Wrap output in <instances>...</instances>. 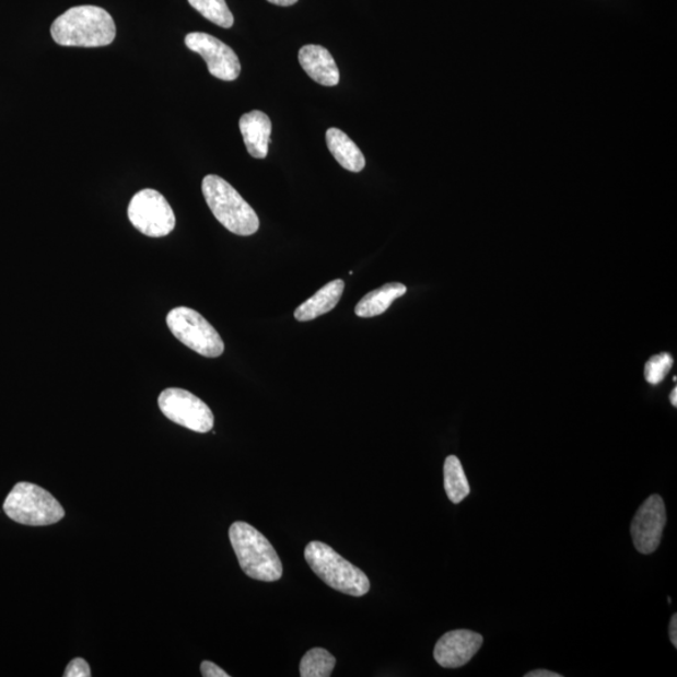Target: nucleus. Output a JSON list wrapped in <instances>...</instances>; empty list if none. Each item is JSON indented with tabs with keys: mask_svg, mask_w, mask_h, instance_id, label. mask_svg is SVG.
<instances>
[{
	"mask_svg": "<svg viewBox=\"0 0 677 677\" xmlns=\"http://www.w3.org/2000/svg\"><path fill=\"white\" fill-rule=\"evenodd\" d=\"M110 14L96 5L73 7L51 24V38L59 46L96 48L109 46L116 38Z\"/></svg>",
	"mask_w": 677,
	"mask_h": 677,
	"instance_id": "obj_1",
	"label": "nucleus"
},
{
	"mask_svg": "<svg viewBox=\"0 0 677 677\" xmlns=\"http://www.w3.org/2000/svg\"><path fill=\"white\" fill-rule=\"evenodd\" d=\"M483 645V637L469 630L445 633L434 647V658L442 667L458 668L474 658Z\"/></svg>",
	"mask_w": 677,
	"mask_h": 677,
	"instance_id": "obj_11",
	"label": "nucleus"
},
{
	"mask_svg": "<svg viewBox=\"0 0 677 677\" xmlns=\"http://www.w3.org/2000/svg\"><path fill=\"white\" fill-rule=\"evenodd\" d=\"M3 510L16 524L49 526L65 517V510L45 488L30 482L15 485L8 494Z\"/></svg>",
	"mask_w": 677,
	"mask_h": 677,
	"instance_id": "obj_5",
	"label": "nucleus"
},
{
	"mask_svg": "<svg viewBox=\"0 0 677 677\" xmlns=\"http://www.w3.org/2000/svg\"><path fill=\"white\" fill-rule=\"evenodd\" d=\"M670 401L674 407H677V388L672 392Z\"/></svg>",
	"mask_w": 677,
	"mask_h": 677,
	"instance_id": "obj_26",
	"label": "nucleus"
},
{
	"mask_svg": "<svg viewBox=\"0 0 677 677\" xmlns=\"http://www.w3.org/2000/svg\"><path fill=\"white\" fill-rule=\"evenodd\" d=\"M407 287L400 282H390L366 294L355 307L359 318H374L387 312L397 299L406 295Z\"/></svg>",
	"mask_w": 677,
	"mask_h": 677,
	"instance_id": "obj_16",
	"label": "nucleus"
},
{
	"mask_svg": "<svg viewBox=\"0 0 677 677\" xmlns=\"http://www.w3.org/2000/svg\"><path fill=\"white\" fill-rule=\"evenodd\" d=\"M345 289L346 282L340 279L329 282L296 308L295 319L297 322H311L328 314L339 304Z\"/></svg>",
	"mask_w": 677,
	"mask_h": 677,
	"instance_id": "obj_14",
	"label": "nucleus"
},
{
	"mask_svg": "<svg viewBox=\"0 0 677 677\" xmlns=\"http://www.w3.org/2000/svg\"><path fill=\"white\" fill-rule=\"evenodd\" d=\"M666 509L662 497L653 494L640 505L631 524L633 545L640 553H654L663 539Z\"/></svg>",
	"mask_w": 677,
	"mask_h": 677,
	"instance_id": "obj_10",
	"label": "nucleus"
},
{
	"mask_svg": "<svg viewBox=\"0 0 677 677\" xmlns=\"http://www.w3.org/2000/svg\"><path fill=\"white\" fill-rule=\"evenodd\" d=\"M269 3L280 7H291L299 2V0H268Z\"/></svg>",
	"mask_w": 677,
	"mask_h": 677,
	"instance_id": "obj_25",
	"label": "nucleus"
},
{
	"mask_svg": "<svg viewBox=\"0 0 677 677\" xmlns=\"http://www.w3.org/2000/svg\"><path fill=\"white\" fill-rule=\"evenodd\" d=\"M185 43L188 49L201 56L209 72L221 81H235L242 73V63L233 48L208 33H188Z\"/></svg>",
	"mask_w": 677,
	"mask_h": 677,
	"instance_id": "obj_9",
	"label": "nucleus"
},
{
	"mask_svg": "<svg viewBox=\"0 0 677 677\" xmlns=\"http://www.w3.org/2000/svg\"><path fill=\"white\" fill-rule=\"evenodd\" d=\"M202 194L213 217L230 233L250 236L260 227L259 217L224 178L209 175L203 178Z\"/></svg>",
	"mask_w": 677,
	"mask_h": 677,
	"instance_id": "obj_3",
	"label": "nucleus"
},
{
	"mask_svg": "<svg viewBox=\"0 0 677 677\" xmlns=\"http://www.w3.org/2000/svg\"><path fill=\"white\" fill-rule=\"evenodd\" d=\"M674 360L670 354L662 353L651 357L645 365V380L647 383L657 385L662 383L672 371Z\"/></svg>",
	"mask_w": 677,
	"mask_h": 677,
	"instance_id": "obj_20",
	"label": "nucleus"
},
{
	"mask_svg": "<svg viewBox=\"0 0 677 677\" xmlns=\"http://www.w3.org/2000/svg\"><path fill=\"white\" fill-rule=\"evenodd\" d=\"M159 407L171 422L192 432L208 433L215 423L209 406L185 389H165L160 394Z\"/></svg>",
	"mask_w": 677,
	"mask_h": 677,
	"instance_id": "obj_8",
	"label": "nucleus"
},
{
	"mask_svg": "<svg viewBox=\"0 0 677 677\" xmlns=\"http://www.w3.org/2000/svg\"><path fill=\"white\" fill-rule=\"evenodd\" d=\"M444 490L454 504L460 503L470 493L465 469L456 456H450L444 462Z\"/></svg>",
	"mask_w": 677,
	"mask_h": 677,
	"instance_id": "obj_17",
	"label": "nucleus"
},
{
	"mask_svg": "<svg viewBox=\"0 0 677 677\" xmlns=\"http://www.w3.org/2000/svg\"><path fill=\"white\" fill-rule=\"evenodd\" d=\"M128 219L141 234L150 237L167 236L176 226L173 208L165 196L152 188H144L132 197L128 205Z\"/></svg>",
	"mask_w": 677,
	"mask_h": 677,
	"instance_id": "obj_7",
	"label": "nucleus"
},
{
	"mask_svg": "<svg viewBox=\"0 0 677 677\" xmlns=\"http://www.w3.org/2000/svg\"><path fill=\"white\" fill-rule=\"evenodd\" d=\"M337 665V658L329 651L320 647L312 649L300 663L302 677H329Z\"/></svg>",
	"mask_w": 677,
	"mask_h": 677,
	"instance_id": "obj_18",
	"label": "nucleus"
},
{
	"mask_svg": "<svg viewBox=\"0 0 677 677\" xmlns=\"http://www.w3.org/2000/svg\"><path fill=\"white\" fill-rule=\"evenodd\" d=\"M305 560L316 576L339 593L355 597L370 593L371 582L365 573L342 559L330 546L319 541L308 544Z\"/></svg>",
	"mask_w": 677,
	"mask_h": 677,
	"instance_id": "obj_4",
	"label": "nucleus"
},
{
	"mask_svg": "<svg viewBox=\"0 0 677 677\" xmlns=\"http://www.w3.org/2000/svg\"><path fill=\"white\" fill-rule=\"evenodd\" d=\"M201 674L203 677H230L221 667L211 662H203L201 664Z\"/></svg>",
	"mask_w": 677,
	"mask_h": 677,
	"instance_id": "obj_22",
	"label": "nucleus"
},
{
	"mask_svg": "<svg viewBox=\"0 0 677 677\" xmlns=\"http://www.w3.org/2000/svg\"><path fill=\"white\" fill-rule=\"evenodd\" d=\"M230 542L240 565L248 577L273 582L282 576V564L276 548L255 527L246 522H235L230 527Z\"/></svg>",
	"mask_w": 677,
	"mask_h": 677,
	"instance_id": "obj_2",
	"label": "nucleus"
},
{
	"mask_svg": "<svg viewBox=\"0 0 677 677\" xmlns=\"http://www.w3.org/2000/svg\"><path fill=\"white\" fill-rule=\"evenodd\" d=\"M327 144L338 164L350 173H360L365 167V157L353 140L339 128H329Z\"/></svg>",
	"mask_w": 677,
	"mask_h": 677,
	"instance_id": "obj_15",
	"label": "nucleus"
},
{
	"mask_svg": "<svg viewBox=\"0 0 677 677\" xmlns=\"http://www.w3.org/2000/svg\"><path fill=\"white\" fill-rule=\"evenodd\" d=\"M238 127L250 156L267 159L272 128L269 116L261 110H252L240 118Z\"/></svg>",
	"mask_w": 677,
	"mask_h": 677,
	"instance_id": "obj_13",
	"label": "nucleus"
},
{
	"mask_svg": "<svg viewBox=\"0 0 677 677\" xmlns=\"http://www.w3.org/2000/svg\"><path fill=\"white\" fill-rule=\"evenodd\" d=\"M171 332L187 348L206 358H218L224 353L225 345L212 325L194 308L179 306L167 315Z\"/></svg>",
	"mask_w": 677,
	"mask_h": 677,
	"instance_id": "obj_6",
	"label": "nucleus"
},
{
	"mask_svg": "<svg viewBox=\"0 0 677 677\" xmlns=\"http://www.w3.org/2000/svg\"><path fill=\"white\" fill-rule=\"evenodd\" d=\"M526 677H561V674H556L548 670H535L525 675Z\"/></svg>",
	"mask_w": 677,
	"mask_h": 677,
	"instance_id": "obj_24",
	"label": "nucleus"
},
{
	"mask_svg": "<svg viewBox=\"0 0 677 677\" xmlns=\"http://www.w3.org/2000/svg\"><path fill=\"white\" fill-rule=\"evenodd\" d=\"M91 668L87 662L83 658H74L67 666L65 677H90Z\"/></svg>",
	"mask_w": 677,
	"mask_h": 677,
	"instance_id": "obj_21",
	"label": "nucleus"
},
{
	"mask_svg": "<svg viewBox=\"0 0 677 677\" xmlns=\"http://www.w3.org/2000/svg\"><path fill=\"white\" fill-rule=\"evenodd\" d=\"M188 3L206 20L221 28H231L234 25V15L229 10L226 0H188Z\"/></svg>",
	"mask_w": 677,
	"mask_h": 677,
	"instance_id": "obj_19",
	"label": "nucleus"
},
{
	"mask_svg": "<svg viewBox=\"0 0 677 677\" xmlns=\"http://www.w3.org/2000/svg\"><path fill=\"white\" fill-rule=\"evenodd\" d=\"M668 631H670V640L673 642L674 647H677V615L676 614L672 617L670 629H668Z\"/></svg>",
	"mask_w": 677,
	"mask_h": 677,
	"instance_id": "obj_23",
	"label": "nucleus"
},
{
	"mask_svg": "<svg viewBox=\"0 0 677 677\" xmlns=\"http://www.w3.org/2000/svg\"><path fill=\"white\" fill-rule=\"evenodd\" d=\"M299 62L303 70L316 83L334 87L340 82V72L336 59L327 48L307 45L299 50Z\"/></svg>",
	"mask_w": 677,
	"mask_h": 677,
	"instance_id": "obj_12",
	"label": "nucleus"
}]
</instances>
